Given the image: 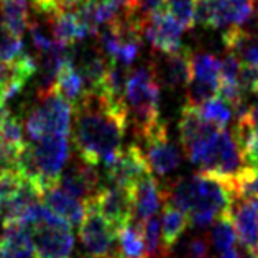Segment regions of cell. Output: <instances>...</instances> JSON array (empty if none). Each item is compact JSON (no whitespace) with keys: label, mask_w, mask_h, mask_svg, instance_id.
<instances>
[{"label":"cell","mask_w":258,"mask_h":258,"mask_svg":"<svg viewBox=\"0 0 258 258\" xmlns=\"http://www.w3.org/2000/svg\"><path fill=\"white\" fill-rule=\"evenodd\" d=\"M73 109L74 147L79 158L94 166H109L122 150L128 125L127 105L100 92L86 91Z\"/></svg>","instance_id":"cell-1"},{"label":"cell","mask_w":258,"mask_h":258,"mask_svg":"<svg viewBox=\"0 0 258 258\" xmlns=\"http://www.w3.org/2000/svg\"><path fill=\"white\" fill-rule=\"evenodd\" d=\"M198 109L201 112V115H203L207 122H211L212 125H216L219 128L227 127V123L232 120V114H234L232 107L220 96H216L209 100H206V102L201 104Z\"/></svg>","instance_id":"cell-28"},{"label":"cell","mask_w":258,"mask_h":258,"mask_svg":"<svg viewBox=\"0 0 258 258\" xmlns=\"http://www.w3.org/2000/svg\"><path fill=\"white\" fill-rule=\"evenodd\" d=\"M25 49L22 36L14 33V31L4 27V25H0V61L10 64Z\"/></svg>","instance_id":"cell-31"},{"label":"cell","mask_w":258,"mask_h":258,"mask_svg":"<svg viewBox=\"0 0 258 258\" xmlns=\"http://www.w3.org/2000/svg\"><path fill=\"white\" fill-rule=\"evenodd\" d=\"M237 240L243 250L253 258L258 255V199H235L230 211Z\"/></svg>","instance_id":"cell-15"},{"label":"cell","mask_w":258,"mask_h":258,"mask_svg":"<svg viewBox=\"0 0 258 258\" xmlns=\"http://www.w3.org/2000/svg\"><path fill=\"white\" fill-rule=\"evenodd\" d=\"M79 240L89 258H112L117 242V230L107 222L96 204H86V216L79 225Z\"/></svg>","instance_id":"cell-8"},{"label":"cell","mask_w":258,"mask_h":258,"mask_svg":"<svg viewBox=\"0 0 258 258\" xmlns=\"http://www.w3.org/2000/svg\"><path fill=\"white\" fill-rule=\"evenodd\" d=\"M220 61L211 53H198L191 58V79L219 87Z\"/></svg>","instance_id":"cell-26"},{"label":"cell","mask_w":258,"mask_h":258,"mask_svg":"<svg viewBox=\"0 0 258 258\" xmlns=\"http://www.w3.org/2000/svg\"><path fill=\"white\" fill-rule=\"evenodd\" d=\"M240 73L242 62L234 54L227 53V56L220 61L219 73V87L220 86H240Z\"/></svg>","instance_id":"cell-32"},{"label":"cell","mask_w":258,"mask_h":258,"mask_svg":"<svg viewBox=\"0 0 258 258\" xmlns=\"http://www.w3.org/2000/svg\"><path fill=\"white\" fill-rule=\"evenodd\" d=\"M242 118H245V120L253 125V127H258V100L253 105H248V112Z\"/></svg>","instance_id":"cell-40"},{"label":"cell","mask_w":258,"mask_h":258,"mask_svg":"<svg viewBox=\"0 0 258 258\" xmlns=\"http://www.w3.org/2000/svg\"><path fill=\"white\" fill-rule=\"evenodd\" d=\"M92 203L117 232L134 220V196L130 189L115 184L102 186Z\"/></svg>","instance_id":"cell-12"},{"label":"cell","mask_w":258,"mask_h":258,"mask_svg":"<svg viewBox=\"0 0 258 258\" xmlns=\"http://www.w3.org/2000/svg\"><path fill=\"white\" fill-rule=\"evenodd\" d=\"M143 232V240L145 248H147L148 256H156L160 250V240H161V219L158 217H150L142 227Z\"/></svg>","instance_id":"cell-33"},{"label":"cell","mask_w":258,"mask_h":258,"mask_svg":"<svg viewBox=\"0 0 258 258\" xmlns=\"http://www.w3.org/2000/svg\"><path fill=\"white\" fill-rule=\"evenodd\" d=\"M234 138L240 148L245 165L258 168V127H253L245 118H237Z\"/></svg>","instance_id":"cell-24"},{"label":"cell","mask_w":258,"mask_h":258,"mask_svg":"<svg viewBox=\"0 0 258 258\" xmlns=\"http://www.w3.org/2000/svg\"><path fill=\"white\" fill-rule=\"evenodd\" d=\"M0 258H36L31 234L22 222L4 224L0 237Z\"/></svg>","instance_id":"cell-20"},{"label":"cell","mask_w":258,"mask_h":258,"mask_svg":"<svg viewBox=\"0 0 258 258\" xmlns=\"http://www.w3.org/2000/svg\"><path fill=\"white\" fill-rule=\"evenodd\" d=\"M253 258H258V255H256V256H253Z\"/></svg>","instance_id":"cell-44"},{"label":"cell","mask_w":258,"mask_h":258,"mask_svg":"<svg viewBox=\"0 0 258 258\" xmlns=\"http://www.w3.org/2000/svg\"><path fill=\"white\" fill-rule=\"evenodd\" d=\"M219 258H242V255L238 253L237 250L230 248V250H227V251H222V255H220Z\"/></svg>","instance_id":"cell-41"},{"label":"cell","mask_w":258,"mask_h":258,"mask_svg":"<svg viewBox=\"0 0 258 258\" xmlns=\"http://www.w3.org/2000/svg\"><path fill=\"white\" fill-rule=\"evenodd\" d=\"M145 147H147L145 156L148 160L152 173H156L158 176H168L179 166V152L169 142L166 123L145 140Z\"/></svg>","instance_id":"cell-16"},{"label":"cell","mask_w":258,"mask_h":258,"mask_svg":"<svg viewBox=\"0 0 258 258\" xmlns=\"http://www.w3.org/2000/svg\"><path fill=\"white\" fill-rule=\"evenodd\" d=\"M58 184L73 198L87 204L99 192L100 181L96 166L79 158V161H71L59 176Z\"/></svg>","instance_id":"cell-13"},{"label":"cell","mask_w":258,"mask_h":258,"mask_svg":"<svg viewBox=\"0 0 258 258\" xmlns=\"http://www.w3.org/2000/svg\"><path fill=\"white\" fill-rule=\"evenodd\" d=\"M0 25H2V9H0Z\"/></svg>","instance_id":"cell-43"},{"label":"cell","mask_w":258,"mask_h":258,"mask_svg":"<svg viewBox=\"0 0 258 258\" xmlns=\"http://www.w3.org/2000/svg\"><path fill=\"white\" fill-rule=\"evenodd\" d=\"M198 166L201 173L224 181L235 192V178L247 165L243 163L240 148H238L234 135L222 128L207 145L198 161Z\"/></svg>","instance_id":"cell-6"},{"label":"cell","mask_w":258,"mask_h":258,"mask_svg":"<svg viewBox=\"0 0 258 258\" xmlns=\"http://www.w3.org/2000/svg\"><path fill=\"white\" fill-rule=\"evenodd\" d=\"M168 203L187 214L192 227L206 229L222 214H229L235 203V192L224 181L204 173L181 178L165 191Z\"/></svg>","instance_id":"cell-2"},{"label":"cell","mask_w":258,"mask_h":258,"mask_svg":"<svg viewBox=\"0 0 258 258\" xmlns=\"http://www.w3.org/2000/svg\"><path fill=\"white\" fill-rule=\"evenodd\" d=\"M0 140L15 145V147H25L27 145L23 137V127L17 117L9 115L0 123Z\"/></svg>","instance_id":"cell-34"},{"label":"cell","mask_w":258,"mask_h":258,"mask_svg":"<svg viewBox=\"0 0 258 258\" xmlns=\"http://www.w3.org/2000/svg\"><path fill=\"white\" fill-rule=\"evenodd\" d=\"M56 89H58V92L73 107L84 96L86 84H84L83 74L79 73V69L73 62L71 54H69V58L64 61V64L59 69L58 76H56Z\"/></svg>","instance_id":"cell-21"},{"label":"cell","mask_w":258,"mask_h":258,"mask_svg":"<svg viewBox=\"0 0 258 258\" xmlns=\"http://www.w3.org/2000/svg\"><path fill=\"white\" fill-rule=\"evenodd\" d=\"M163 4H165V0H140V14L147 17L152 12L160 10Z\"/></svg>","instance_id":"cell-38"},{"label":"cell","mask_w":258,"mask_h":258,"mask_svg":"<svg viewBox=\"0 0 258 258\" xmlns=\"http://www.w3.org/2000/svg\"><path fill=\"white\" fill-rule=\"evenodd\" d=\"M117 242L125 258H145L147 255L142 227L134 222L117 232Z\"/></svg>","instance_id":"cell-27"},{"label":"cell","mask_w":258,"mask_h":258,"mask_svg":"<svg viewBox=\"0 0 258 258\" xmlns=\"http://www.w3.org/2000/svg\"><path fill=\"white\" fill-rule=\"evenodd\" d=\"M219 128L201 115L198 107L186 104L181 110L179 118V135L181 145L184 148L187 160L194 165H198L201 155L204 153L207 145L212 142V138L219 134Z\"/></svg>","instance_id":"cell-9"},{"label":"cell","mask_w":258,"mask_h":258,"mask_svg":"<svg viewBox=\"0 0 258 258\" xmlns=\"http://www.w3.org/2000/svg\"><path fill=\"white\" fill-rule=\"evenodd\" d=\"M187 251H189L191 258H207L209 247H207L206 240H203V238H194V240L187 243Z\"/></svg>","instance_id":"cell-37"},{"label":"cell","mask_w":258,"mask_h":258,"mask_svg":"<svg viewBox=\"0 0 258 258\" xmlns=\"http://www.w3.org/2000/svg\"><path fill=\"white\" fill-rule=\"evenodd\" d=\"M181 25L166 10H155L143 17V36L158 53L169 54L182 48Z\"/></svg>","instance_id":"cell-11"},{"label":"cell","mask_w":258,"mask_h":258,"mask_svg":"<svg viewBox=\"0 0 258 258\" xmlns=\"http://www.w3.org/2000/svg\"><path fill=\"white\" fill-rule=\"evenodd\" d=\"M51 30L54 40L64 45L71 46L83 41L89 33L84 28V25L73 12H58L51 17Z\"/></svg>","instance_id":"cell-22"},{"label":"cell","mask_w":258,"mask_h":258,"mask_svg":"<svg viewBox=\"0 0 258 258\" xmlns=\"http://www.w3.org/2000/svg\"><path fill=\"white\" fill-rule=\"evenodd\" d=\"M255 12V0H198L196 23L206 28L240 27Z\"/></svg>","instance_id":"cell-7"},{"label":"cell","mask_w":258,"mask_h":258,"mask_svg":"<svg viewBox=\"0 0 258 258\" xmlns=\"http://www.w3.org/2000/svg\"><path fill=\"white\" fill-rule=\"evenodd\" d=\"M132 196H134V220L132 222L137 224L138 227H143V224L158 212L161 203L166 201L165 191H161L153 173L137 182L132 189Z\"/></svg>","instance_id":"cell-17"},{"label":"cell","mask_w":258,"mask_h":258,"mask_svg":"<svg viewBox=\"0 0 258 258\" xmlns=\"http://www.w3.org/2000/svg\"><path fill=\"white\" fill-rule=\"evenodd\" d=\"M163 54V53H160ZM191 58L192 53L189 48L182 46L176 53L163 54L161 58L155 59L150 68L153 69L160 86H166L168 89L176 91L184 87L191 81Z\"/></svg>","instance_id":"cell-14"},{"label":"cell","mask_w":258,"mask_h":258,"mask_svg":"<svg viewBox=\"0 0 258 258\" xmlns=\"http://www.w3.org/2000/svg\"><path fill=\"white\" fill-rule=\"evenodd\" d=\"M166 12L184 30H189L196 25V7L198 0H165L163 4Z\"/></svg>","instance_id":"cell-30"},{"label":"cell","mask_w":258,"mask_h":258,"mask_svg":"<svg viewBox=\"0 0 258 258\" xmlns=\"http://www.w3.org/2000/svg\"><path fill=\"white\" fill-rule=\"evenodd\" d=\"M187 224H189L187 214L165 201V209H163L161 216V240L165 250H169L178 242L181 234L186 230Z\"/></svg>","instance_id":"cell-23"},{"label":"cell","mask_w":258,"mask_h":258,"mask_svg":"<svg viewBox=\"0 0 258 258\" xmlns=\"http://www.w3.org/2000/svg\"><path fill=\"white\" fill-rule=\"evenodd\" d=\"M28 28H30V35H31V41H33V46L40 54L48 53L49 49L54 46L56 40L49 38L48 33L40 27L38 23H30Z\"/></svg>","instance_id":"cell-35"},{"label":"cell","mask_w":258,"mask_h":258,"mask_svg":"<svg viewBox=\"0 0 258 258\" xmlns=\"http://www.w3.org/2000/svg\"><path fill=\"white\" fill-rule=\"evenodd\" d=\"M43 201L49 211L58 217L64 219L68 224H71V227H79L83 224L86 216V204L73 198L71 194H68L59 184L48 187L43 194Z\"/></svg>","instance_id":"cell-18"},{"label":"cell","mask_w":258,"mask_h":258,"mask_svg":"<svg viewBox=\"0 0 258 258\" xmlns=\"http://www.w3.org/2000/svg\"><path fill=\"white\" fill-rule=\"evenodd\" d=\"M2 25L22 36L30 27L28 0H4Z\"/></svg>","instance_id":"cell-25"},{"label":"cell","mask_w":258,"mask_h":258,"mask_svg":"<svg viewBox=\"0 0 258 258\" xmlns=\"http://www.w3.org/2000/svg\"><path fill=\"white\" fill-rule=\"evenodd\" d=\"M237 242V232L232 222L230 212L222 214L212 227V245L219 251H227L235 245Z\"/></svg>","instance_id":"cell-29"},{"label":"cell","mask_w":258,"mask_h":258,"mask_svg":"<svg viewBox=\"0 0 258 258\" xmlns=\"http://www.w3.org/2000/svg\"><path fill=\"white\" fill-rule=\"evenodd\" d=\"M31 234L36 258H69L74 248L71 224L58 217L46 206L35 204L22 219Z\"/></svg>","instance_id":"cell-4"},{"label":"cell","mask_w":258,"mask_h":258,"mask_svg":"<svg viewBox=\"0 0 258 258\" xmlns=\"http://www.w3.org/2000/svg\"><path fill=\"white\" fill-rule=\"evenodd\" d=\"M35 10L41 15L51 18L58 12H61V0H31Z\"/></svg>","instance_id":"cell-36"},{"label":"cell","mask_w":258,"mask_h":258,"mask_svg":"<svg viewBox=\"0 0 258 258\" xmlns=\"http://www.w3.org/2000/svg\"><path fill=\"white\" fill-rule=\"evenodd\" d=\"M125 105L138 140L145 142L165 125L160 118V83L152 68H138L130 73L125 86Z\"/></svg>","instance_id":"cell-3"},{"label":"cell","mask_w":258,"mask_h":258,"mask_svg":"<svg viewBox=\"0 0 258 258\" xmlns=\"http://www.w3.org/2000/svg\"><path fill=\"white\" fill-rule=\"evenodd\" d=\"M122 258H125V256H122Z\"/></svg>","instance_id":"cell-45"},{"label":"cell","mask_w":258,"mask_h":258,"mask_svg":"<svg viewBox=\"0 0 258 258\" xmlns=\"http://www.w3.org/2000/svg\"><path fill=\"white\" fill-rule=\"evenodd\" d=\"M2 207H4V198L0 196V216H2Z\"/></svg>","instance_id":"cell-42"},{"label":"cell","mask_w":258,"mask_h":258,"mask_svg":"<svg viewBox=\"0 0 258 258\" xmlns=\"http://www.w3.org/2000/svg\"><path fill=\"white\" fill-rule=\"evenodd\" d=\"M14 76H15V71H14V68H12V64L0 61V89H2Z\"/></svg>","instance_id":"cell-39"},{"label":"cell","mask_w":258,"mask_h":258,"mask_svg":"<svg viewBox=\"0 0 258 258\" xmlns=\"http://www.w3.org/2000/svg\"><path fill=\"white\" fill-rule=\"evenodd\" d=\"M105 168L110 184L120 186L130 191L145 176L152 174L147 156L138 145H128L127 148L120 150L117 158Z\"/></svg>","instance_id":"cell-10"},{"label":"cell","mask_w":258,"mask_h":258,"mask_svg":"<svg viewBox=\"0 0 258 258\" xmlns=\"http://www.w3.org/2000/svg\"><path fill=\"white\" fill-rule=\"evenodd\" d=\"M222 41L227 53L234 54L243 68L258 69V36L250 35L242 27H229Z\"/></svg>","instance_id":"cell-19"},{"label":"cell","mask_w":258,"mask_h":258,"mask_svg":"<svg viewBox=\"0 0 258 258\" xmlns=\"http://www.w3.org/2000/svg\"><path fill=\"white\" fill-rule=\"evenodd\" d=\"M71 110L73 105L58 92L56 86L46 92L38 94V105L30 112L25 120V130L30 140H40L51 135L69 137Z\"/></svg>","instance_id":"cell-5"}]
</instances>
